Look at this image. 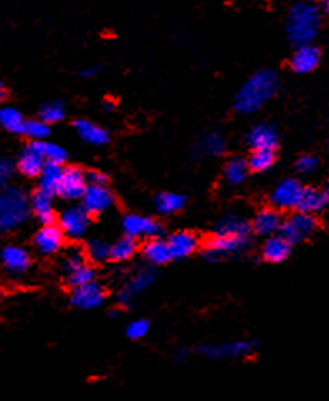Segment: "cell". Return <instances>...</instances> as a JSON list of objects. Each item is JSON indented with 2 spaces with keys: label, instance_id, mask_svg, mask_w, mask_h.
<instances>
[{
  "label": "cell",
  "instance_id": "cell-21",
  "mask_svg": "<svg viewBox=\"0 0 329 401\" xmlns=\"http://www.w3.org/2000/svg\"><path fill=\"white\" fill-rule=\"evenodd\" d=\"M328 206H329V184L328 186L321 187V189H316V187H304L303 199L301 203H299L298 211L314 214V212L326 210Z\"/></svg>",
  "mask_w": 329,
  "mask_h": 401
},
{
  "label": "cell",
  "instance_id": "cell-45",
  "mask_svg": "<svg viewBox=\"0 0 329 401\" xmlns=\"http://www.w3.org/2000/svg\"><path fill=\"white\" fill-rule=\"evenodd\" d=\"M97 74V69H87V71H82V77H94Z\"/></svg>",
  "mask_w": 329,
  "mask_h": 401
},
{
  "label": "cell",
  "instance_id": "cell-34",
  "mask_svg": "<svg viewBox=\"0 0 329 401\" xmlns=\"http://www.w3.org/2000/svg\"><path fill=\"white\" fill-rule=\"evenodd\" d=\"M85 257L92 263H104L110 259V244H107L102 239H90L85 246Z\"/></svg>",
  "mask_w": 329,
  "mask_h": 401
},
{
  "label": "cell",
  "instance_id": "cell-42",
  "mask_svg": "<svg viewBox=\"0 0 329 401\" xmlns=\"http://www.w3.org/2000/svg\"><path fill=\"white\" fill-rule=\"evenodd\" d=\"M10 176H12V166L7 161H3V159H0V189L6 187Z\"/></svg>",
  "mask_w": 329,
  "mask_h": 401
},
{
  "label": "cell",
  "instance_id": "cell-15",
  "mask_svg": "<svg viewBox=\"0 0 329 401\" xmlns=\"http://www.w3.org/2000/svg\"><path fill=\"white\" fill-rule=\"evenodd\" d=\"M64 239L65 234L59 224H44V226L37 231L34 237V246L37 253H40V255L52 256L62 248Z\"/></svg>",
  "mask_w": 329,
  "mask_h": 401
},
{
  "label": "cell",
  "instance_id": "cell-12",
  "mask_svg": "<svg viewBox=\"0 0 329 401\" xmlns=\"http://www.w3.org/2000/svg\"><path fill=\"white\" fill-rule=\"evenodd\" d=\"M107 298L106 289L97 281L76 286L71 291V302L79 309H96L104 305Z\"/></svg>",
  "mask_w": 329,
  "mask_h": 401
},
{
  "label": "cell",
  "instance_id": "cell-38",
  "mask_svg": "<svg viewBox=\"0 0 329 401\" xmlns=\"http://www.w3.org/2000/svg\"><path fill=\"white\" fill-rule=\"evenodd\" d=\"M44 153H45V161L53 162V164L62 166L65 162V159H67V153H65L64 147L52 144V142H45Z\"/></svg>",
  "mask_w": 329,
  "mask_h": 401
},
{
  "label": "cell",
  "instance_id": "cell-4",
  "mask_svg": "<svg viewBox=\"0 0 329 401\" xmlns=\"http://www.w3.org/2000/svg\"><path fill=\"white\" fill-rule=\"evenodd\" d=\"M251 237L241 236H216L205 243L204 257L208 261H221L224 257H233L244 253L249 248Z\"/></svg>",
  "mask_w": 329,
  "mask_h": 401
},
{
  "label": "cell",
  "instance_id": "cell-30",
  "mask_svg": "<svg viewBox=\"0 0 329 401\" xmlns=\"http://www.w3.org/2000/svg\"><path fill=\"white\" fill-rule=\"evenodd\" d=\"M226 149L224 139L219 134H208L199 141L197 144V154L203 155V157H216L221 155Z\"/></svg>",
  "mask_w": 329,
  "mask_h": 401
},
{
  "label": "cell",
  "instance_id": "cell-49",
  "mask_svg": "<svg viewBox=\"0 0 329 401\" xmlns=\"http://www.w3.org/2000/svg\"><path fill=\"white\" fill-rule=\"evenodd\" d=\"M306 2H314V0H306Z\"/></svg>",
  "mask_w": 329,
  "mask_h": 401
},
{
  "label": "cell",
  "instance_id": "cell-1",
  "mask_svg": "<svg viewBox=\"0 0 329 401\" xmlns=\"http://www.w3.org/2000/svg\"><path fill=\"white\" fill-rule=\"evenodd\" d=\"M278 89V77L273 71H259L242 85L234 101V108L241 114H253L274 96Z\"/></svg>",
  "mask_w": 329,
  "mask_h": 401
},
{
  "label": "cell",
  "instance_id": "cell-41",
  "mask_svg": "<svg viewBox=\"0 0 329 401\" xmlns=\"http://www.w3.org/2000/svg\"><path fill=\"white\" fill-rule=\"evenodd\" d=\"M318 159L314 155H301V157L296 161V171L301 174H311L318 169Z\"/></svg>",
  "mask_w": 329,
  "mask_h": 401
},
{
  "label": "cell",
  "instance_id": "cell-48",
  "mask_svg": "<svg viewBox=\"0 0 329 401\" xmlns=\"http://www.w3.org/2000/svg\"><path fill=\"white\" fill-rule=\"evenodd\" d=\"M326 14L329 15V0H328V3H326Z\"/></svg>",
  "mask_w": 329,
  "mask_h": 401
},
{
  "label": "cell",
  "instance_id": "cell-47",
  "mask_svg": "<svg viewBox=\"0 0 329 401\" xmlns=\"http://www.w3.org/2000/svg\"><path fill=\"white\" fill-rule=\"evenodd\" d=\"M112 109V102H104V110Z\"/></svg>",
  "mask_w": 329,
  "mask_h": 401
},
{
  "label": "cell",
  "instance_id": "cell-25",
  "mask_svg": "<svg viewBox=\"0 0 329 401\" xmlns=\"http://www.w3.org/2000/svg\"><path fill=\"white\" fill-rule=\"evenodd\" d=\"M142 256L146 257L147 263L151 264H166L172 261V255L167 241L159 239V237H151L142 246Z\"/></svg>",
  "mask_w": 329,
  "mask_h": 401
},
{
  "label": "cell",
  "instance_id": "cell-40",
  "mask_svg": "<svg viewBox=\"0 0 329 401\" xmlns=\"http://www.w3.org/2000/svg\"><path fill=\"white\" fill-rule=\"evenodd\" d=\"M85 253L79 251V249H72V251H69L67 255L64 257V271L65 274L74 271L76 268H79V266L85 264Z\"/></svg>",
  "mask_w": 329,
  "mask_h": 401
},
{
  "label": "cell",
  "instance_id": "cell-14",
  "mask_svg": "<svg viewBox=\"0 0 329 401\" xmlns=\"http://www.w3.org/2000/svg\"><path fill=\"white\" fill-rule=\"evenodd\" d=\"M0 264L10 278H19L31 268V255L24 248L6 246L0 251Z\"/></svg>",
  "mask_w": 329,
  "mask_h": 401
},
{
  "label": "cell",
  "instance_id": "cell-6",
  "mask_svg": "<svg viewBox=\"0 0 329 401\" xmlns=\"http://www.w3.org/2000/svg\"><path fill=\"white\" fill-rule=\"evenodd\" d=\"M256 351V343L251 341H229L217 345H204L199 348V353L208 359L228 361V359L248 358Z\"/></svg>",
  "mask_w": 329,
  "mask_h": 401
},
{
  "label": "cell",
  "instance_id": "cell-50",
  "mask_svg": "<svg viewBox=\"0 0 329 401\" xmlns=\"http://www.w3.org/2000/svg\"><path fill=\"white\" fill-rule=\"evenodd\" d=\"M0 300H2V293H0Z\"/></svg>",
  "mask_w": 329,
  "mask_h": 401
},
{
  "label": "cell",
  "instance_id": "cell-20",
  "mask_svg": "<svg viewBox=\"0 0 329 401\" xmlns=\"http://www.w3.org/2000/svg\"><path fill=\"white\" fill-rule=\"evenodd\" d=\"M251 232H253V224H249L239 214H228L214 228V234L216 236L251 237Z\"/></svg>",
  "mask_w": 329,
  "mask_h": 401
},
{
  "label": "cell",
  "instance_id": "cell-2",
  "mask_svg": "<svg viewBox=\"0 0 329 401\" xmlns=\"http://www.w3.org/2000/svg\"><path fill=\"white\" fill-rule=\"evenodd\" d=\"M31 199L22 189H0V232H9L22 226L31 216Z\"/></svg>",
  "mask_w": 329,
  "mask_h": 401
},
{
  "label": "cell",
  "instance_id": "cell-31",
  "mask_svg": "<svg viewBox=\"0 0 329 401\" xmlns=\"http://www.w3.org/2000/svg\"><path fill=\"white\" fill-rule=\"evenodd\" d=\"M135 251H137V243H135L134 237L124 236L114 244H110V259L127 261L135 255Z\"/></svg>",
  "mask_w": 329,
  "mask_h": 401
},
{
  "label": "cell",
  "instance_id": "cell-22",
  "mask_svg": "<svg viewBox=\"0 0 329 401\" xmlns=\"http://www.w3.org/2000/svg\"><path fill=\"white\" fill-rule=\"evenodd\" d=\"M319 59L321 54L318 49L312 47L311 44L310 46H301L291 57V69L298 74L312 72L318 67Z\"/></svg>",
  "mask_w": 329,
  "mask_h": 401
},
{
  "label": "cell",
  "instance_id": "cell-43",
  "mask_svg": "<svg viewBox=\"0 0 329 401\" xmlns=\"http://www.w3.org/2000/svg\"><path fill=\"white\" fill-rule=\"evenodd\" d=\"M85 176H87L89 184H106L107 182L106 174L99 173V171H90V173H85Z\"/></svg>",
  "mask_w": 329,
  "mask_h": 401
},
{
  "label": "cell",
  "instance_id": "cell-36",
  "mask_svg": "<svg viewBox=\"0 0 329 401\" xmlns=\"http://www.w3.org/2000/svg\"><path fill=\"white\" fill-rule=\"evenodd\" d=\"M64 104L62 102H47V104H44L42 108H40V112H39V119H42L44 122H47L49 126L51 124H56V122L62 121L64 119Z\"/></svg>",
  "mask_w": 329,
  "mask_h": 401
},
{
  "label": "cell",
  "instance_id": "cell-16",
  "mask_svg": "<svg viewBox=\"0 0 329 401\" xmlns=\"http://www.w3.org/2000/svg\"><path fill=\"white\" fill-rule=\"evenodd\" d=\"M122 229H124L126 236L134 237H159L160 232H162V228L158 221H154L152 218H147V216L141 214H127L122 218Z\"/></svg>",
  "mask_w": 329,
  "mask_h": 401
},
{
  "label": "cell",
  "instance_id": "cell-11",
  "mask_svg": "<svg viewBox=\"0 0 329 401\" xmlns=\"http://www.w3.org/2000/svg\"><path fill=\"white\" fill-rule=\"evenodd\" d=\"M44 141H32L31 144L24 147L20 153L17 167L26 178H37L40 171L45 166V153H44Z\"/></svg>",
  "mask_w": 329,
  "mask_h": 401
},
{
  "label": "cell",
  "instance_id": "cell-5",
  "mask_svg": "<svg viewBox=\"0 0 329 401\" xmlns=\"http://www.w3.org/2000/svg\"><path fill=\"white\" fill-rule=\"evenodd\" d=\"M316 229H318V219L314 218V214L298 211L285 219L279 234L285 236L294 246V244H299L303 243V241L310 239L316 232Z\"/></svg>",
  "mask_w": 329,
  "mask_h": 401
},
{
  "label": "cell",
  "instance_id": "cell-27",
  "mask_svg": "<svg viewBox=\"0 0 329 401\" xmlns=\"http://www.w3.org/2000/svg\"><path fill=\"white\" fill-rule=\"evenodd\" d=\"M64 167L60 164H53V162H45L44 169L39 174V189H42L49 194L57 196L59 191L60 179H62Z\"/></svg>",
  "mask_w": 329,
  "mask_h": 401
},
{
  "label": "cell",
  "instance_id": "cell-44",
  "mask_svg": "<svg viewBox=\"0 0 329 401\" xmlns=\"http://www.w3.org/2000/svg\"><path fill=\"white\" fill-rule=\"evenodd\" d=\"M187 356H189L187 350H179L178 353H176V359H178V361H186Z\"/></svg>",
  "mask_w": 329,
  "mask_h": 401
},
{
  "label": "cell",
  "instance_id": "cell-32",
  "mask_svg": "<svg viewBox=\"0 0 329 401\" xmlns=\"http://www.w3.org/2000/svg\"><path fill=\"white\" fill-rule=\"evenodd\" d=\"M0 126L9 130V133L22 134L26 121H24V116L20 114V110L15 108H2L0 109Z\"/></svg>",
  "mask_w": 329,
  "mask_h": 401
},
{
  "label": "cell",
  "instance_id": "cell-39",
  "mask_svg": "<svg viewBox=\"0 0 329 401\" xmlns=\"http://www.w3.org/2000/svg\"><path fill=\"white\" fill-rule=\"evenodd\" d=\"M147 333H149V321H146V319H135L126 328L127 338L130 339H142L147 336Z\"/></svg>",
  "mask_w": 329,
  "mask_h": 401
},
{
  "label": "cell",
  "instance_id": "cell-17",
  "mask_svg": "<svg viewBox=\"0 0 329 401\" xmlns=\"http://www.w3.org/2000/svg\"><path fill=\"white\" fill-rule=\"evenodd\" d=\"M167 244H169L172 259H184V257H189L197 251L199 239H197L194 232L179 231L174 232V234L167 239Z\"/></svg>",
  "mask_w": 329,
  "mask_h": 401
},
{
  "label": "cell",
  "instance_id": "cell-35",
  "mask_svg": "<svg viewBox=\"0 0 329 401\" xmlns=\"http://www.w3.org/2000/svg\"><path fill=\"white\" fill-rule=\"evenodd\" d=\"M92 281H96V271L87 264H82L79 268L74 269V271L67 273V283L69 286H72V288L92 283Z\"/></svg>",
  "mask_w": 329,
  "mask_h": 401
},
{
  "label": "cell",
  "instance_id": "cell-33",
  "mask_svg": "<svg viewBox=\"0 0 329 401\" xmlns=\"http://www.w3.org/2000/svg\"><path fill=\"white\" fill-rule=\"evenodd\" d=\"M274 159H276L274 149H253L248 159V166L254 173H262L274 164Z\"/></svg>",
  "mask_w": 329,
  "mask_h": 401
},
{
  "label": "cell",
  "instance_id": "cell-19",
  "mask_svg": "<svg viewBox=\"0 0 329 401\" xmlns=\"http://www.w3.org/2000/svg\"><path fill=\"white\" fill-rule=\"evenodd\" d=\"M291 248H293V244H291L285 236L274 234V236L267 237L266 243L262 244L261 253H262V257H264V261H267V263L278 264L289 257Z\"/></svg>",
  "mask_w": 329,
  "mask_h": 401
},
{
  "label": "cell",
  "instance_id": "cell-13",
  "mask_svg": "<svg viewBox=\"0 0 329 401\" xmlns=\"http://www.w3.org/2000/svg\"><path fill=\"white\" fill-rule=\"evenodd\" d=\"M87 184V176H85L84 171H81L79 167H64L57 196L67 200L81 199Z\"/></svg>",
  "mask_w": 329,
  "mask_h": 401
},
{
  "label": "cell",
  "instance_id": "cell-7",
  "mask_svg": "<svg viewBox=\"0 0 329 401\" xmlns=\"http://www.w3.org/2000/svg\"><path fill=\"white\" fill-rule=\"evenodd\" d=\"M59 226L65 237L69 239H81L85 236L90 226V214L82 206H71L59 214Z\"/></svg>",
  "mask_w": 329,
  "mask_h": 401
},
{
  "label": "cell",
  "instance_id": "cell-9",
  "mask_svg": "<svg viewBox=\"0 0 329 401\" xmlns=\"http://www.w3.org/2000/svg\"><path fill=\"white\" fill-rule=\"evenodd\" d=\"M154 283H155L154 269L151 268L137 269V271L134 273V276L129 278V281H127L124 288L121 289V293L117 294V302L127 308V306L133 305L139 294L146 293Z\"/></svg>",
  "mask_w": 329,
  "mask_h": 401
},
{
  "label": "cell",
  "instance_id": "cell-18",
  "mask_svg": "<svg viewBox=\"0 0 329 401\" xmlns=\"http://www.w3.org/2000/svg\"><path fill=\"white\" fill-rule=\"evenodd\" d=\"M282 223L285 219L281 218L278 210H262L256 214V218L253 219V231L259 236H274L281 231Z\"/></svg>",
  "mask_w": 329,
  "mask_h": 401
},
{
  "label": "cell",
  "instance_id": "cell-29",
  "mask_svg": "<svg viewBox=\"0 0 329 401\" xmlns=\"http://www.w3.org/2000/svg\"><path fill=\"white\" fill-rule=\"evenodd\" d=\"M249 166L248 161L241 157H234L224 167V179L229 186H239V184L248 178Z\"/></svg>",
  "mask_w": 329,
  "mask_h": 401
},
{
  "label": "cell",
  "instance_id": "cell-10",
  "mask_svg": "<svg viewBox=\"0 0 329 401\" xmlns=\"http://www.w3.org/2000/svg\"><path fill=\"white\" fill-rule=\"evenodd\" d=\"M81 200L90 216H97L104 214L114 206V194L106 184H87Z\"/></svg>",
  "mask_w": 329,
  "mask_h": 401
},
{
  "label": "cell",
  "instance_id": "cell-24",
  "mask_svg": "<svg viewBox=\"0 0 329 401\" xmlns=\"http://www.w3.org/2000/svg\"><path fill=\"white\" fill-rule=\"evenodd\" d=\"M248 144L253 149H274L278 146V133L273 126L259 124L248 134Z\"/></svg>",
  "mask_w": 329,
  "mask_h": 401
},
{
  "label": "cell",
  "instance_id": "cell-8",
  "mask_svg": "<svg viewBox=\"0 0 329 401\" xmlns=\"http://www.w3.org/2000/svg\"><path fill=\"white\" fill-rule=\"evenodd\" d=\"M304 186L296 179H285L274 187L273 194H271V203L279 211H298L299 203L303 199Z\"/></svg>",
  "mask_w": 329,
  "mask_h": 401
},
{
  "label": "cell",
  "instance_id": "cell-28",
  "mask_svg": "<svg viewBox=\"0 0 329 401\" xmlns=\"http://www.w3.org/2000/svg\"><path fill=\"white\" fill-rule=\"evenodd\" d=\"M184 203H186V199L180 194H176V192H162V194H159L154 199L155 211L164 216L174 214V212L180 211L184 207Z\"/></svg>",
  "mask_w": 329,
  "mask_h": 401
},
{
  "label": "cell",
  "instance_id": "cell-46",
  "mask_svg": "<svg viewBox=\"0 0 329 401\" xmlns=\"http://www.w3.org/2000/svg\"><path fill=\"white\" fill-rule=\"evenodd\" d=\"M3 97H6V87H3V84L0 83V102L3 101Z\"/></svg>",
  "mask_w": 329,
  "mask_h": 401
},
{
  "label": "cell",
  "instance_id": "cell-3",
  "mask_svg": "<svg viewBox=\"0 0 329 401\" xmlns=\"http://www.w3.org/2000/svg\"><path fill=\"white\" fill-rule=\"evenodd\" d=\"M319 14L311 3L304 2L293 7L287 22V37L296 46H310L318 35L319 31Z\"/></svg>",
  "mask_w": 329,
  "mask_h": 401
},
{
  "label": "cell",
  "instance_id": "cell-23",
  "mask_svg": "<svg viewBox=\"0 0 329 401\" xmlns=\"http://www.w3.org/2000/svg\"><path fill=\"white\" fill-rule=\"evenodd\" d=\"M31 207L42 224H53L56 211H53V196L42 189H37L31 198Z\"/></svg>",
  "mask_w": 329,
  "mask_h": 401
},
{
  "label": "cell",
  "instance_id": "cell-26",
  "mask_svg": "<svg viewBox=\"0 0 329 401\" xmlns=\"http://www.w3.org/2000/svg\"><path fill=\"white\" fill-rule=\"evenodd\" d=\"M74 128H76V133L79 134V137L82 139V141L87 142V144L104 146L109 142V133H107L106 129H102L101 126L87 121V119L76 121Z\"/></svg>",
  "mask_w": 329,
  "mask_h": 401
},
{
  "label": "cell",
  "instance_id": "cell-37",
  "mask_svg": "<svg viewBox=\"0 0 329 401\" xmlns=\"http://www.w3.org/2000/svg\"><path fill=\"white\" fill-rule=\"evenodd\" d=\"M22 134L28 139H32V141H44V139L51 134V128H49L47 122H44L42 119H37V121H26Z\"/></svg>",
  "mask_w": 329,
  "mask_h": 401
}]
</instances>
